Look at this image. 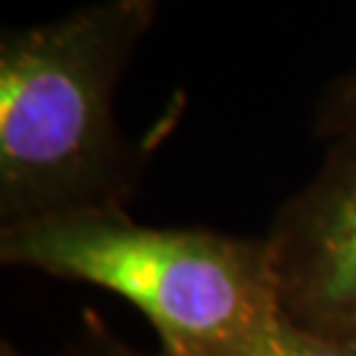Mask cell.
Instances as JSON below:
<instances>
[{
	"label": "cell",
	"instance_id": "cell-1",
	"mask_svg": "<svg viewBox=\"0 0 356 356\" xmlns=\"http://www.w3.org/2000/svg\"><path fill=\"white\" fill-rule=\"evenodd\" d=\"M164 0H103L0 38V216L124 209L143 159L114 116L116 85Z\"/></svg>",
	"mask_w": 356,
	"mask_h": 356
},
{
	"label": "cell",
	"instance_id": "cell-2",
	"mask_svg": "<svg viewBox=\"0 0 356 356\" xmlns=\"http://www.w3.org/2000/svg\"><path fill=\"white\" fill-rule=\"evenodd\" d=\"M0 261L124 296L169 356H232L280 317L264 238L148 227L124 209H76L0 229Z\"/></svg>",
	"mask_w": 356,
	"mask_h": 356
},
{
	"label": "cell",
	"instance_id": "cell-3",
	"mask_svg": "<svg viewBox=\"0 0 356 356\" xmlns=\"http://www.w3.org/2000/svg\"><path fill=\"white\" fill-rule=\"evenodd\" d=\"M264 243L282 317L325 341L356 332V138L330 143Z\"/></svg>",
	"mask_w": 356,
	"mask_h": 356
},
{
	"label": "cell",
	"instance_id": "cell-4",
	"mask_svg": "<svg viewBox=\"0 0 356 356\" xmlns=\"http://www.w3.org/2000/svg\"><path fill=\"white\" fill-rule=\"evenodd\" d=\"M232 356H354L332 341L296 327L293 322L275 317L264 325L248 343H243Z\"/></svg>",
	"mask_w": 356,
	"mask_h": 356
},
{
	"label": "cell",
	"instance_id": "cell-5",
	"mask_svg": "<svg viewBox=\"0 0 356 356\" xmlns=\"http://www.w3.org/2000/svg\"><path fill=\"white\" fill-rule=\"evenodd\" d=\"M314 129L319 138L330 143L356 138V69L335 79L322 95Z\"/></svg>",
	"mask_w": 356,
	"mask_h": 356
},
{
	"label": "cell",
	"instance_id": "cell-6",
	"mask_svg": "<svg viewBox=\"0 0 356 356\" xmlns=\"http://www.w3.org/2000/svg\"><path fill=\"white\" fill-rule=\"evenodd\" d=\"M90 356H169V354H140V351H132L124 343L114 341L106 327H101L98 319H90Z\"/></svg>",
	"mask_w": 356,
	"mask_h": 356
},
{
	"label": "cell",
	"instance_id": "cell-7",
	"mask_svg": "<svg viewBox=\"0 0 356 356\" xmlns=\"http://www.w3.org/2000/svg\"><path fill=\"white\" fill-rule=\"evenodd\" d=\"M332 343H338L341 348H346V351H351V354L356 356V332L346 335V338H338V341H332Z\"/></svg>",
	"mask_w": 356,
	"mask_h": 356
},
{
	"label": "cell",
	"instance_id": "cell-8",
	"mask_svg": "<svg viewBox=\"0 0 356 356\" xmlns=\"http://www.w3.org/2000/svg\"><path fill=\"white\" fill-rule=\"evenodd\" d=\"M0 356H22L19 351H13V348H8V346H3V354Z\"/></svg>",
	"mask_w": 356,
	"mask_h": 356
}]
</instances>
